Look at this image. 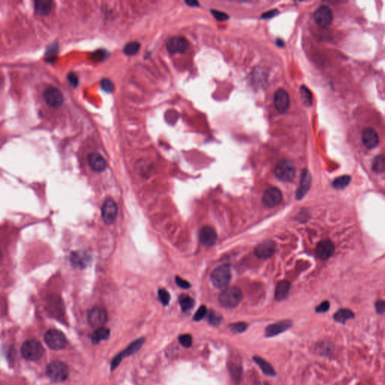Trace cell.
Listing matches in <instances>:
<instances>
[{"mask_svg":"<svg viewBox=\"0 0 385 385\" xmlns=\"http://www.w3.org/2000/svg\"><path fill=\"white\" fill-rule=\"evenodd\" d=\"M290 284L288 281H282L277 284L275 288V297L278 301H282L287 298L290 291Z\"/></svg>","mask_w":385,"mask_h":385,"instance_id":"cb8c5ba5","label":"cell"},{"mask_svg":"<svg viewBox=\"0 0 385 385\" xmlns=\"http://www.w3.org/2000/svg\"><path fill=\"white\" fill-rule=\"evenodd\" d=\"M117 206L115 201L109 199L105 201L102 206V217L106 224H112L116 221L117 216Z\"/></svg>","mask_w":385,"mask_h":385,"instance_id":"8fae6325","label":"cell"},{"mask_svg":"<svg viewBox=\"0 0 385 385\" xmlns=\"http://www.w3.org/2000/svg\"><path fill=\"white\" fill-rule=\"evenodd\" d=\"M144 343H145V339L142 338V339H137L136 341L131 343L124 351H122L118 355L116 356V357L114 358L112 364H111V369L114 370V369H116V367L118 366L119 364H120V363L121 362L122 360H123V358H124V357L136 353L137 351L142 347V346H143Z\"/></svg>","mask_w":385,"mask_h":385,"instance_id":"30bf717a","label":"cell"},{"mask_svg":"<svg viewBox=\"0 0 385 385\" xmlns=\"http://www.w3.org/2000/svg\"><path fill=\"white\" fill-rule=\"evenodd\" d=\"M186 4L191 7L199 6V3H198V2H196V1H189V2H186Z\"/></svg>","mask_w":385,"mask_h":385,"instance_id":"c3c4849f","label":"cell"},{"mask_svg":"<svg viewBox=\"0 0 385 385\" xmlns=\"http://www.w3.org/2000/svg\"><path fill=\"white\" fill-rule=\"evenodd\" d=\"M179 304L183 311H188L193 308L195 301L191 296L183 294L180 296Z\"/></svg>","mask_w":385,"mask_h":385,"instance_id":"f1b7e54d","label":"cell"},{"mask_svg":"<svg viewBox=\"0 0 385 385\" xmlns=\"http://www.w3.org/2000/svg\"><path fill=\"white\" fill-rule=\"evenodd\" d=\"M208 320H209V324H211L213 326H217L222 321V318L215 311H211L208 315Z\"/></svg>","mask_w":385,"mask_h":385,"instance_id":"e575fe53","label":"cell"},{"mask_svg":"<svg viewBox=\"0 0 385 385\" xmlns=\"http://www.w3.org/2000/svg\"><path fill=\"white\" fill-rule=\"evenodd\" d=\"M362 142L367 149H374L380 142L379 135L373 128L368 127L364 130L362 133Z\"/></svg>","mask_w":385,"mask_h":385,"instance_id":"e0dca14e","label":"cell"},{"mask_svg":"<svg viewBox=\"0 0 385 385\" xmlns=\"http://www.w3.org/2000/svg\"><path fill=\"white\" fill-rule=\"evenodd\" d=\"M58 45L53 44L51 46H49L47 49L45 53V60L48 63H54L56 59L57 54H58Z\"/></svg>","mask_w":385,"mask_h":385,"instance_id":"d6a6232c","label":"cell"},{"mask_svg":"<svg viewBox=\"0 0 385 385\" xmlns=\"http://www.w3.org/2000/svg\"><path fill=\"white\" fill-rule=\"evenodd\" d=\"M275 176L280 181L289 182L296 174V168L293 162L289 160H282L278 162L275 170Z\"/></svg>","mask_w":385,"mask_h":385,"instance_id":"5b68a950","label":"cell"},{"mask_svg":"<svg viewBox=\"0 0 385 385\" xmlns=\"http://www.w3.org/2000/svg\"><path fill=\"white\" fill-rule=\"evenodd\" d=\"M100 84L102 89L104 91H106V92L112 93L115 91V85H114L113 82L110 81V80L108 79V78H105V79L102 80Z\"/></svg>","mask_w":385,"mask_h":385,"instance_id":"74e56055","label":"cell"},{"mask_svg":"<svg viewBox=\"0 0 385 385\" xmlns=\"http://www.w3.org/2000/svg\"><path fill=\"white\" fill-rule=\"evenodd\" d=\"M199 239L202 246L211 247L216 243L217 235L213 227L204 226L199 231Z\"/></svg>","mask_w":385,"mask_h":385,"instance_id":"9a60e30c","label":"cell"},{"mask_svg":"<svg viewBox=\"0 0 385 385\" xmlns=\"http://www.w3.org/2000/svg\"><path fill=\"white\" fill-rule=\"evenodd\" d=\"M45 341L47 346L52 350H60L66 346L65 335L58 329H50L45 335Z\"/></svg>","mask_w":385,"mask_h":385,"instance_id":"8992f818","label":"cell"},{"mask_svg":"<svg viewBox=\"0 0 385 385\" xmlns=\"http://www.w3.org/2000/svg\"><path fill=\"white\" fill-rule=\"evenodd\" d=\"M314 21L319 27L326 28L329 27L333 20L332 10L327 5H321L314 14Z\"/></svg>","mask_w":385,"mask_h":385,"instance_id":"9c48e42d","label":"cell"},{"mask_svg":"<svg viewBox=\"0 0 385 385\" xmlns=\"http://www.w3.org/2000/svg\"><path fill=\"white\" fill-rule=\"evenodd\" d=\"M242 292L236 287H231L224 289L219 296V303L225 308H235L242 300Z\"/></svg>","mask_w":385,"mask_h":385,"instance_id":"6da1fadb","label":"cell"},{"mask_svg":"<svg viewBox=\"0 0 385 385\" xmlns=\"http://www.w3.org/2000/svg\"><path fill=\"white\" fill-rule=\"evenodd\" d=\"M45 352L43 346L38 340L30 339L23 343L21 347V354L27 361H38Z\"/></svg>","mask_w":385,"mask_h":385,"instance_id":"7a4b0ae2","label":"cell"},{"mask_svg":"<svg viewBox=\"0 0 385 385\" xmlns=\"http://www.w3.org/2000/svg\"><path fill=\"white\" fill-rule=\"evenodd\" d=\"M43 99L47 105L54 109H58L62 106L63 102V96L62 92L57 87H48L43 93Z\"/></svg>","mask_w":385,"mask_h":385,"instance_id":"52a82bcc","label":"cell"},{"mask_svg":"<svg viewBox=\"0 0 385 385\" xmlns=\"http://www.w3.org/2000/svg\"><path fill=\"white\" fill-rule=\"evenodd\" d=\"M46 372L51 382L61 383L67 379L69 376V368L64 363L54 361L47 367Z\"/></svg>","mask_w":385,"mask_h":385,"instance_id":"3957f363","label":"cell"},{"mask_svg":"<svg viewBox=\"0 0 385 385\" xmlns=\"http://www.w3.org/2000/svg\"><path fill=\"white\" fill-rule=\"evenodd\" d=\"M329 303L328 301L323 302L316 308V311L318 313L326 312L329 310Z\"/></svg>","mask_w":385,"mask_h":385,"instance_id":"f6af8a7d","label":"cell"},{"mask_svg":"<svg viewBox=\"0 0 385 385\" xmlns=\"http://www.w3.org/2000/svg\"><path fill=\"white\" fill-rule=\"evenodd\" d=\"M52 8L53 2L51 0H37L34 2L35 12L41 16L49 15Z\"/></svg>","mask_w":385,"mask_h":385,"instance_id":"603a6c76","label":"cell"},{"mask_svg":"<svg viewBox=\"0 0 385 385\" xmlns=\"http://www.w3.org/2000/svg\"><path fill=\"white\" fill-rule=\"evenodd\" d=\"M278 11L276 10V9H274V10L269 11V12H266V13L263 14L262 15V19H272L273 17H275V15H278Z\"/></svg>","mask_w":385,"mask_h":385,"instance_id":"7dc6e473","label":"cell"},{"mask_svg":"<svg viewBox=\"0 0 385 385\" xmlns=\"http://www.w3.org/2000/svg\"><path fill=\"white\" fill-rule=\"evenodd\" d=\"M375 308L378 314H383L385 310V303L383 300H379L375 303Z\"/></svg>","mask_w":385,"mask_h":385,"instance_id":"bcb514c9","label":"cell"},{"mask_svg":"<svg viewBox=\"0 0 385 385\" xmlns=\"http://www.w3.org/2000/svg\"><path fill=\"white\" fill-rule=\"evenodd\" d=\"M106 57H107V53L105 50H98L92 54L93 60L96 61V62L103 61L104 59H106Z\"/></svg>","mask_w":385,"mask_h":385,"instance_id":"f35d334b","label":"cell"},{"mask_svg":"<svg viewBox=\"0 0 385 385\" xmlns=\"http://www.w3.org/2000/svg\"><path fill=\"white\" fill-rule=\"evenodd\" d=\"M282 193L279 189L276 188H269L264 192L263 196V203L268 208H274L282 203Z\"/></svg>","mask_w":385,"mask_h":385,"instance_id":"5bb4252c","label":"cell"},{"mask_svg":"<svg viewBox=\"0 0 385 385\" xmlns=\"http://www.w3.org/2000/svg\"><path fill=\"white\" fill-rule=\"evenodd\" d=\"M67 80L69 84H71L73 87H76L78 84V77L74 73H69L67 75Z\"/></svg>","mask_w":385,"mask_h":385,"instance_id":"7bdbcfd3","label":"cell"},{"mask_svg":"<svg viewBox=\"0 0 385 385\" xmlns=\"http://www.w3.org/2000/svg\"><path fill=\"white\" fill-rule=\"evenodd\" d=\"M110 336V330L106 327L98 328L92 335V342L94 344H98L101 341L106 340Z\"/></svg>","mask_w":385,"mask_h":385,"instance_id":"484cf974","label":"cell"},{"mask_svg":"<svg viewBox=\"0 0 385 385\" xmlns=\"http://www.w3.org/2000/svg\"><path fill=\"white\" fill-rule=\"evenodd\" d=\"M188 47L189 41L185 37H172L166 42V48L171 54H184Z\"/></svg>","mask_w":385,"mask_h":385,"instance_id":"7c38bea8","label":"cell"},{"mask_svg":"<svg viewBox=\"0 0 385 385\" xmlns=\"http://www.w3.org/2000/svg\"><path fill=\"white\" fill-rule=\"evenodd\" d=\"M141 45L138 41H131L125 45L124 48V52L127 56H134L137 55L139 51Z\"/></svg>","mask_w":385,"mask_h":385,"instance_id":"4dcf8cb0","label":"cell"},{"mask_svg":"<svg viewBox=\"0 0 385 385\" xmlns=\"http://www.w3.org/2000/svg\"><path fill=\"white\" fill-rule=\"evenodd\" d=\"M385 163L383 155H378L372 161V170L377 173H383L385 168Z\"/></svg>","mask_w":385,"mask_h":385,"instance_id":"1f68e13d","label":"cell"},{"mask_svg":"<svg viewBox=\"0 0 385 385\" xmlns=\"http://www.w3.org/2000/svg\"><path fill=\"white\" fill-rule=\"evenodd\" d=\"M231 279V268L228 265H222L217 267L211 275L212 282L217 289H225L230 284Z\"/></svg>","mask_w":385,"mask_h":385,"instance_id":"277c9868","label":"cell"},{"mask_svg":"<svg viewBox=\"0 0 385 385\" xmlns=\"http://www.w3.org/2000/svg\"><path fill=\"white\" fill-rule=\"evenodd\" d=\"M354 318V314L352 311L349 309H340L334 314V320L336 322L340 324H345L347 320L352 319Z\"/></svg>","mask_w":385,"mask_h":385,"instance_id":"4316f807","label":"cell"},{"mask_svg":"<svg viewBox=\"0 0 385 385\" xmlns=\"http://www.w3.org/2000/svg\"><path fill=\"white\" fill-rule=\"evenodd\" d=\"M178 340H179V343H181V346H184V347H190L192 346V339L191 335H181L178 338Z\"/></svg>","mask_w":385,"mask_h":385,"instance_id":"8d00e7d4","label":"cell"},{"mask_svg":"<svg viewBox=\"0 0 385 385\" xmlns=\"http://www.w3.org/2000/svg\"><path fill=\"white\" fill-rule=\"evenodd\" d=\"M247 324L244 322L235 323V324H232V325L229 326L230 329H231L232 332H235V333H241V332H243L244 331L247 329Z\"/></svg>","mask_w":385,"mask_h":385,"instance_id":"836d02e7","label":"cell"},{"mask_svg":"<svg viewBox=\"0 0 385 385\" xmlns=\"http://www.w3.org/2000/svg\"><path fill=\"white\" fill-rule=\"evenodd\" d=\"M334 245L329 239H325L318 243L316 249L317 256L322 260H326L332 257L334 253Z\"/></svg>","mask_w":385,"mask_h":385,"instance_id":"d6986e66","label":"cell"},{"mask_svg":"<svg viewBox=\"0 0 385 385\" xmlns=\"http://www.w3.org/2000/svg\"><path fill=\"white\" fill-rule=\"evenodd\" d=\"M253 360L254 361V362L260 367V369L261 370L264 372V374L266 375H270V376H275L276 375V372H275V369H274L273 367L271 364H269L267 361L264 360V359L261 358V357H258V356H254L253 357Z\"/></svg>","mask_w":385,"mask_h":385,"instance_id":"d4e9b609","label":"cell"},{"mask_svg":"<svg viewBox=\"0 0 385 385\" xmlns=\"http://www.w3.org/2000/svg\"><path fill=\"white\" fill-rule=\"evenodd\" d=\"M231 375H232V379L235 382H239L242 376V368L237 366H234L231 368Z\"/></svg>","mask_w":385,"mask_h":385,"instance_id":"ab89813d","label":"cell"},{"mask_svg":"<svg viewBox=\"0 0 385 385\" xmlns=\"http://www.w3.org/2000/svg\"><path fill=\"white\" fill-rule=\"evenodd\" d=\"M87 320L93 327H102L108 321L107 311L102 307H94L90 311Z\"/></svg>","mask_w":385,"mask_h":385,"instance_id":"ba28073f","label":"cell"},{"mask_svg":"<svg viewBox=\"0 0 385 385\" xmlns=\"http://www.w3.org/2000/svg\"><path fill=\"white\" fill-rule=\"evenodd\" d=\"M87 162L94 171L101 173L106 170L107 163L100 154L93 152L87 156Z\"/></svg>","mask_w":385,"mask_h":385,"instance_id":"44dd1931","label":"cell"},{"mask_svg":"<svg viewBox=\"0 0 385 385\" xmlns=\"http://www.w3.org/2000/svg\"><path fill=\"white\" fill-rule=\"evenodd\" d=\"M311 185V176L309 172L307 170H303L302 172L301 178H300V186L296 192V197L297 199H301L306 196V193L309 191Z\"/></svg>","mask_w":385,"mask_h":385,"instance_id":"ffe728a7","label":"cell"},{"mask_svg":"<svg viewBox=\"0 0 385 385\" xmlns=\"http://www.w3.org/2000/svg\"><path fill=\"white\" fill-rule=\"evenodd\" d=\"M351 178L349 175H343V176L336 178L332 182V186L336 189L343 190L348 186L351 182Z\"/></svg>","mask_w":385,"mask_h":385,"instance_id":"f546056e","label":"cell"},{"mask_svg":"<svg viewBox=\"0 0 385 385\" xmlns=\"http://www.w3.org/2000/svg\"><path fill=\"white\" fill-rule=\"evenodd\" d=\"M91 260V256L84 250H77V251L73 252L70 256V262L75 268H86Z\"/></svg>","mask_w":385,"mask_h":385,"instance_id":"ac0fdd59","label":"cell"},{"mask_svg":"<svg viewBox=\"0 0 385 385\" xmlns=\"http://www.w3.org/2000/svg\"><path fill=\"white\" fill-rule=\"evenodd\" d=\"M275 249H276V246L273 241L266 240L262 243L259 244L258 246L256 247L254 253L258 258L265 260V259L270 258L273 255L275 252Z\"/></svg>","mask_w":385,"mask_h":385,"instance_id":"2e32d148","label":"cell"},{"mask_svg":"<svg viewBox=\"0 0 385 385\" xmlns=\"http://www.w3.org/2000/svg\"><path fill=\"white\" fill-rule=\"evenodd\" d=\"M300 94L301 100L303 101L305 106H311L312 105L313 96L310 90L305 85L301 86L300 88Z\"/></svg>","mask_w":385,"mask_h":385,"instance_id":"83f0119b","label":"cell"},{"mask_svg":"<svg viewBox=\"0 0 385 385\" xmlns=\"http://www.w3.org/2000/svg\"><path fill=\"white\" fill-rule=\"evenodd\" d=\"M291 326V321H288V320L279 321V322L275 323L274 325H270L266 328V337H273L277 335H279L280 333L289 329Z\"/></svg>","mask_w":385,"mask_h":385,"instance_id":"7402d4cb","label":"cell"},{"mask_svg":"<svg viewBox=\"0 0 385 385\" xmlns=\"http://www.w3.org/2000/svg\"><path fill=\"white\" fill-rule=\"evenodd\" d=\"M276 45H278V46L280 47H283L284 45H285V44H284V41H282V40L278 39L276 41Z\"/></svg>","mask_w":385,"mask_h":385,"instance_id":"681fc988","label":"cell"},{"mask_svg":"<svg viewBox=\"0 0 385 385\" xmlns=\"http://www.w3.org/2000/svg\"><path fill=\"white\" fill-rule=\"evenodd\" d=\"M175 283L179 288H183V289H188L191 287L189 282H187L186 280L180 278L179 276L175 277Z\"/></svg>","mask_w":385,"mask_h":385,"instance_id":"ee69618b","label":"cell"},{"mask_svg":"<svg viewBox=\"0 0 385 385\" xmlns=\"http://www.w3.org/2000/svg\"><path fill=\"white\" fill-rule=\"evenodd\" d=\"M2 258V252H1V250H0V260Z\"/></svg>","mask_w":385,"mask_h":385,"instance_id":"f907efd6","label":"cell"},{"mask_svg":"<svg viewBox=\"0 0 385 385\" xmlns=\"http://www.w3.org/2000/svg\"><path fill=\"white\" fill-rule=\"evenodd\" d=\"M290 96L285 90L279 88L274 96V106L279 113L286 112L290 108Z\"/></svg>","mask_w":385,"mask_h":385,"instance_id":"4fadbf2b","label":"cell"},{"mask_svg":"<svg viewBox=\"0 0 385 385\" xmlns=\"http://www.w3.org/2000/svg\"><path fill=\"white\" fill-rule=\"evenodd\" d=\"M211 12L213 16H214L216 20H218V21H225V20L229 19L228 15L224 13V12H220V11L217 10H212Z\"/></svg>","mask_w":385,"mask_h":385,"instance_id":"b9f144b4","label":"cell"},{"mask_svg":"<svg viewBox=\"0 0 385 385\" xmlns=\"http://www.w3.org/2000/svg\"><path fill=\"white\" fill-rule=\"evenodd\" d=\"M208 310L206 308V306H202L199 307V309L197 310L196 311V314H195L194 317H193V320L196 321H199L203 319L206 316V314H207Z\"/></svg>","mask_w":385,"mask_h":385,"instance_id":"60d3db41","label":"cell"},{"mask_svg":"<svg viewBox=\"0 0 385 385\" xmlns=\"http://www.w3.org/2000/svg\"><path fill=\"white\" fill-rule=\"evenodd\" d=\"M159 299L160 302L163 303V306H168L170 301V294L167 290L165 289H160L158 291Z\"/></svg>","mask_w":385,"mask_h":385,"instance_id":"d590c367","label":"cell"}]
</instances>
